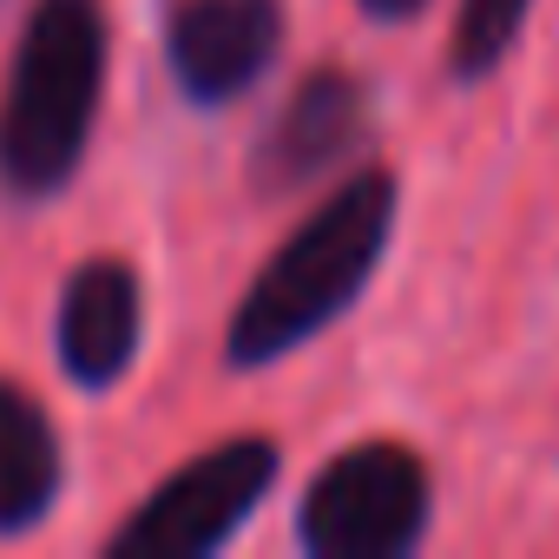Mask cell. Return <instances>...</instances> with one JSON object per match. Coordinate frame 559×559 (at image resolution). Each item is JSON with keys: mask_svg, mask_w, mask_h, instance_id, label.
<instances>
[{"mask_svg": "<svg viewBox=\"0 0 559 559\" xmlns=\"http://www.w3.org/2000/svg\"><path fill=\"white\" fill-rule=\"evenodd\" d=\"M389 230H395V171L369 165L343 191H330L290 230V243L257 270L250 297L230 317V362L263 369L310 343L317 330H330L376 276Z\"/></svg>", "mask_w": 559, "mask_h": 559, "instance_id": "cell-1", "label": "cell"}, {"mask_svg": "<svg viewBox=\"0 0 559 559\" xmlns=\"http://www.w3.org/2000/svg\"><path fill=\"white\" fill-rule=\"evenodd\" d=\"M106 86L99 0H40L27 14L8 93H0V178L21 198H53L93 139Z\"/></svg>", "mask_w": 559, "mask_h": 559, "instance_id": "cell-2", "label": "cell"}, {"mask_svg": "<svg viewBox=\"0 0 559 559\" xmlns=\"http://www.w3.org/2000/svg\"><path fill=\"white\" fill-rule=\"evenodd\" d=\"M428 467L402 441L343 448L304 493L297 533L317 559H395L428 533Z\"/></svg>", "mask_w": 559, "mask_h": 559, "instance_id": "cell-3", "label": "cell"}, {"mask_svg": "<svg viewBox=\"0 0 559 559\" xmlns=\"http://www.w3.org/2000/svg\"><path fill=\"white\" fill-rule=\"evenodd\" d=\"M270 487H276V441H263V435L217 441L191 467H178L106 539V552L112 559H204L257 513V500Z\"/></svg>", "mask_w": 559, "mask_h": 559, "instance_id": "cell-4", "label": "cell"}, {"mask_svg": "<svg viewBox=\"0 0 559 559\" xmlns=\"http://www.w3.org/2000/svg\"><path fill=\"white\" fill-rule=\"evenodd\" d=\"M165 47L178 86L198 106H224L270 73L284 47V0H178Z\"/></svg>", "mask_w": 559, "mask_h": 559, "instance_id": "cell-5", "label": "cell"}, {"mask_svg": "<svg viewBox=\"0 0 559 559\" xmlns=\"http://www.w3.org/2000/svg\"><path fill=\"white\" fill-rule=\"evenodd\" d=\"M145 304H139V276L119 257H93L67 276L60 297V362L80 389H112L132 356H139Z\"/></svg>", "mask_w": 559, "mask_h": 559, "instance_id": "cell-6", "label": "cell"}, {"mask_svg": "<svg viewBox=\"0 0 559 559\" xmlns=\"http://www.w3.org/2000/svg\"><path fill=\"white\" fill-rule=\"evenodd\" d=\"M362 119H369V99L349 73H336V67L310 73L290 93V106L276 112L270 139L257 145V191H297V185L323 178L362 139Z\"/></svg>", "mask_w": 559, "mask_h": 559, "instance_id": "cell-7", "label": "cell"}, {"mask_svg": "<svg viewBox=\"0 0 559 559\" xmlns=\"http://www.w3.org/2000/svg\"><path fill=\"white\" fill-rule=\"evenodd\" d=\"M60 500V435L47 408L0 376V533H27Z\"/></svg>", "mask_w": 559, "mask_h": 559, "instance_id": "cell-8", "label": "cell"}, {"mask_svg": "<svg viewBox=\"0 0 559 559\" xmlns=\"http://www.w3.org/2000/svg\"><path fill=\"white\" fill-rule=\"evenodd\" d=\"M533 0H461V14H454V47H448V73L454 80H487L507 47L520 40V21H526Z\"/></svg>", "mask_w": 559, "mask_h": 559, "instance_id": "cell-9", "label": "cell"}, {"mask_svg": "<svg viewBox=\"0 0 559 559\" xmlns=\"http://www.w3.org/2000/svg\"><path fill=\"white\" fill-rule=\"evenodd\" d=\"M362 8L376 21H408V14H421V0H362Z\"/></svg>", "mask_w": 559, "mask_h": 559, "instance_id": "cell-10", "label": "cell"}]
</instances>
